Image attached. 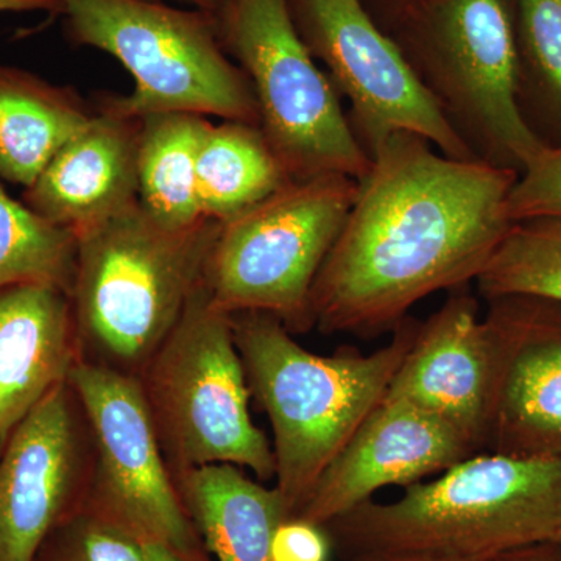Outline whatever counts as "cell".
<instances>
[{
  "instance_id": "cell-1",
  "label": "cell",
  "mask_w": 561,
  "mask_h": 561,
  "mask_svg": "<svg viewBox=\"0 0 561 561\" xmlns=\"http://www.w3.org/2000/svg\"><path fill=\"white\" fill-rule=\"evenodd\" d=\"M518 176L394 133L359 181L313 284L316 327L373 337L435 291L470 286L511 228L505 206Z\"/></svg>"
},
{
  "instance_id": "cell-2",
  "label": "cell",
  "mask_w": 561,
  "mask_h": 561,
  "mask_svg": "<svg viewBox=\"0 0 561 561\" xmlns=\"http://www.w3.org/2000/svg\"><path fill=\"white\" fill-rule=\"evenodd\" d=\"M343 559L419 553L491 561L561 545V457L478 453L397 501H368L323 527Z\"/></svg>"
},
{
  "instance_id": "cell-3",
  "label": "cell",
  "mask_w": 561,
  "mask_h": 561,
  "mask_svg": "<svg viewBox=\"0 0 561 561\" xmlns=\"http://www.w3.org/2000/svg\"><path fill=\"white\" fill-rule=\"evenodd\" d=\"M231 317L250 389L272 423L275 486L297 518L321 472L382 401L420 321L405 317L375 353L320 356L271 313Z\"/></svg>"
},
{
  "instance_id": "cell-4",
  "label": "cell",
  "mask_w": 561,
  "mask_h": 561,
  "mask_svg": "<svg viewBox=\"0 0 561 561\" xmlns=\"http://www.w3.org/2000/svg\"><path fill=\"white\" fill-rule=\"evenodd\" d=\"M220 225L165 230L138 203L77 236L70 300L81 360L138 378L202 286Z\"/></svg>"
},
{
  "instance_id": "cell-5",
  "label": "cell",
  "mask_w": 561,
  "mask_h": 561,
  "mask_svg": "<svg viewBox=\"0 0 561 561\" xmlns=\"http://www.w3.org/2000/svg\"><path fill=\"white\" fill-rule=\"evenodd\" d=\"M390 36L474 161L522 173L545 149L518 105L508 0H434Z\"/></svg>"
},
{
  "instance_id": "cell-6",
  "label": "cell",
  "mask_w": 561,
  "mask_h": 561,
  "mask_svg": "<svg viewBox=\"0 0 561 561\" xmlns=\"http://www.w3.org/2000/svg\"><path fill=\"white\" fill-rule=\"evenodd\" d=\"M73 46L105 51L127 69L130 94L99 103L130 117L184 111L260 125L256 95L221 49L216 16L149 0H57Z\"/></svg>"
},
{
  "instance_id": "cell-7",
  "label": "cell",
  "mask_w": 561,
  "mask_h": 561,
  "mask_svg": "<svg viewBox=\"0 0 561 561\" xmlns=\"http://www.w3.org/2000/svg\"><path fill=\"white\" fill-rule=\"evenodd\" d=\"M138 379L173 478L217 463L249 468L261 481L275 478L271 442L251 420L231 313L205 283Z\"/></svg>"
},
{
  "instance_id": "cell-8",
  "label": "cell",
  "mask_w": 561,
  "mask_h": 561,
  "mask_svg": "<svg viewBox=\"0 0 561 561\" xmlns=\"http://www.w3.org/2000/svg\"><path fill=\"white\" fill-rule=\"evenodd\" d=\"M357 192L359 181L341 173L291 180L221 224L203 278L213 301L230 313H271L291 334L316 328L313 284Z\"/></svg>"
},
{
  "instance_id": "cell-9",
  "label": "cell",
  "mask_w": 561,
  "mask_h": 561,
  "mask_svg": "<svg viewBox=\"0 0 561 561\" xmlns=\"http://www.w3.org/2000/svg\"><path fill=\"white\" fill-rule=\"evenodd\" d=\"M221 49L250 80L260 127L291 180L341 173L360 181L371 160L341 95L302 43L286 0H221Z\"/></svg>"
},
{
  "instance_id": "cell-10",
  "label": "cell",
  "mask_w": 561,
  "mask_h": 561,
  "mask_svg": "<svg viewBox=\"0 0 561 561\" xmlns=\"http://www.w3.org/2000/svg\"><path fill=\"white\" fill-rule=\"evenodd\" d=\"M69 383L94 442V478L81 508L183 561H214L184 508L139 379L80 360Z\"/></svg>"
},
{
  "instance_id": "cell-11",
  "label": "cell",
  "mask_w": 561,
  "mask_h": 561,
  "mask_svg": "<svg viewBox=\"0 0 561 561\" xmlns=\"http://www.w3.org/2000/svg\"><path fill=\"white\" fill-rule=\"evenodd\" d=\"M298 35L328 79L350 101L348 122L365 153L375 157L394 133H415L442 154L474 161L421 87L397 41L360 0H286Z\"/></svg>"
},
{
  "instance_id": "cell-12",
  "label": "cell",
  "mask_w": 561,
  "mask_h": 561,
  "mask_svg": "<svg viewBox=\"0 0 561 561\" xmlns=\"http://www.w3.org/2000/svg\"><path fill=\"white\" fill-rule=\"evenodd\" d=\"M94 478L90 423L69 381L44 398L0 454V561H33L83 507Z\"/></svg>"
},
{
  "instance_id": "cell-13",
  "label": "cell",
  "mask_w": 561,
  "mask_h": 561,
  "mask_svg": "<svg viewBox=\"0 0 561 561\" xmlns=\"http://www.w3.org/2000/svg\"><path fill=\"white\" fill-rule=\"evenodd\" d=\"M486 302L494 370L483 453L561 457V302L530 295Z\"/></svg>"
},
{
  "instance_id": "cell-14",
  "label": "cell",
  "mask_w": 561,
  "mask_h": 561,
  "mask_svg": "<svg viewBox=\"0 0 561 561\" xmlns=\"http://www.w3.org/2000/svg\"><path fill=\"white\" fill-rule=\"evenodd\" d=\"M474 454L442 420L409 402L382 398L321 472L297 518L324 527L386 486L412 485Z\"/></svg>"
},
{
  "instance_id": "cell-15",
  "label": "cell",
  "mask_w": 561,
  "mask_h": 561,
  "mask_svg": "<svg viewBox=\"0 0 561 561\" xmlns=\"http://www.w3.org/2000/svg\"><path fill=\"white\" fill-rule=\"evenodd\" d=\"M493 346L470 287L420 323L383 398L431 413L459 432L478 453L485 451L493 391Z\"/></svg>"
},
{
  "instance_id": "cell-16",
  "label": "cell",
  "mask_w": 561,
  "mask_h": 561,
  "mask_svg": "<svg viewBox=\"0 0 561 561\" xmlns=\"http://www.w3.org/2000/svg\"><path fill=\"white\" fill-rule=\"evenodd\" d=\"M94 106L90 122L22 194L33 213L76 236L139 203L140 119Z\"/></svg>"
},
{
  "instance_id": "cell-17",
  "label": "cell",
  "mask_w": 561,
  "mask_h": 561,
  "mask_svg": "<svg viewBox=\"0 0 561 561\" xmlns=\"http://www.w3.org/2000/svg\"><path fill=\"white\" fill-rule=\"evenodd\" d=\"M81 360L72 300L46 283L0 289V454L11 434Z\"/></svg>"
},
{
  "instance_id": "cell-18",
  "label": "cell",
  "mask_w": 561,
  "mask_h": 561,
  "mask_svg": "<svg viewBox=\"0 0 561 561\" xmlns=\"http://www.w3.org/2000/svg\"><path fill=\"white\" fill-rule=\"evenodd\" d=\"M184 508L214 561H273V540L291 518L280 491L217 463L175 476Z\"/></svg>"
},
{
  "instance_id": "cell-19",
  "label": "cell",
  "mask_w": 561,
  "mask_h": 561,
  "mask_svg": "<svg viewBox=\"0 0 561 561\" xmlns=\"http://www.w3.org/2000/svg\"><path fill=\"white\" fill-rule=\"evenodd\" d=\"M94 113L73 88L0 62V180L27 190Z\"/></svg>"
},
{
  "instance_id": "cell-20",
  "label": "cell",
  "mask_w": 561,
  "mask_h": 561,
  "mask_svg": "<svg viewBox=\"0 0 561 561\" xmlns=\"http://www.w3.org/2000/svg\"><path fill=\"white\" fill-rule=\"evenodd\" d=\"M139 119L140 208L165 230H190L205 220L197 201V160L210 122L184 111Z\"/></svg>"
},
{
  "instance_id": "cell-21",
  "label": "cell",
  "mask_w": 561,
  "mask_h": 561,
  "mask_svg": "<svg viewBox=\"0 0 561 561\" xmlns=\"http://www.w3.org/2000/svg\"><path fill=\"white\" fill-rule=\"evenodd\" d=\"M290 181L260 125L209 124L197 160V201L205 219H234Z\"/></svg>"
},
{
  "instance_id": "cell-22",
  "label": "cell",
  "mask_w": 561,
  "mask_h": 561,
  "mask_svg": "<svg viewBox=\"0 0 561 561\" xmlns=\"http://www.w3.org/2000/svg\"><path fill=\"white\" fill-rule=\"evenodd\" d=\"M518 105L545 147H561V0H518Z\"/></svg>"
},
{
  "instance_id": "cell-23",
  "label": "cell",
  "mask_w": 561,
  "mask_h": 561,
  "mask_svg": "<svg viewBox=\"0 0 561 561\" xmlns=\"http://www.w3.org/2000/svg\"><path fill=\"white\" fill-rule=\"evenodd\" d=\"M79 239L50 224L0 183V289L46 283L72 294Z\"/></svg>"
},
{
  "instance_id": "cell-24",
  "label": "cell",
  "mask_w": 561,
  "mask_h": 561,
  "mask_svg": "<svg viewBox=\"0 0 561 561\" xmlns=\"http://www.w3.org/2000/svg\"><path fill=\"white\" fill-rule=\"evenodd\" d=\"M476 284L485 300L530 295L561 302V217L513 221Z\"/></svg>"
},
{
  "instance_id": "cell-25",
  "label": "cell",
  "mask_w": 561,
  "mask_h": 561,
  "mask_svg": "<svg viewBox=\"0 0 561 561\" xmlns=\"http://www.w3.org/2000/svg\"><path fill=\"white\" fill-rule=\"evenodd\" d=\"M33 561H147V552L130 531L80 508L50 531Z\"/></svg>"
},
{
  "instance_id": "cell-26",
  "label": "cell",
  "mask_w": 561,
  "mask_h": 561,
  "mask_svg": "<svg viewBox=\"0 0 561 561\" xmlns=\"http://www.w3.org/2000/svg\"><path fill=\"white\" fill-rule=\"evenodd\" d=\"M507 217H561V147H545L519 173L507 197Z\"/></svg>"
},
{
  "instance_id": "cell-27",
  "label": "cell",
  "mask_w": 561,
  "mask_h": 561,
  "mask_svg": "<svg viewBox=\"0 0 561 561\" xmlns=\"http://www.w3.org/2000/svg\"><path fill=\"white\" fill-rule=\"evenodd\" d=\"M332 546L327 530L300 518L280 524L273 540V561H328Z\"/></svg>"
},
{
  "instance_id": "cell-28",
  "label": "cell",
  "mask_w": 561,
  "mask_h": 561,
  "mask_svg": "<svg viewBox=\"0 0 561 561\" xmlns=\"http://www.w3.org/2000/svg\"><path fill=\"white\" fill-rule=\"evenodd\" d=\"M360 2L376 24L391 35L402 22L408 21L416 11L430 5L434 0H360Z\"/></svg>"
},
{
  "instance_id": "cell-29",
  "label": "cell",
  "mask_w": 561,
  "mask_h": 561,
  "mask_svg": "<svg viewBox=\"0 0 561 561\" xmlns=\"http://www.w3.org/2000/svg\"><path fill=\"white\" fill-rule=\"evenodd\" d=\"M491 561H561V545H534L502 553Z\"/></svg>"
},
{
  "instance_id": "cell-30",
  "label": "cell",
  "mask_w": 561,
  "mask_h": 561,
  "mask_svg": "<svg viewBox=\"0 0 561 561\" xmlns=\"http://www.w3.org/2000/svg\"><path fill=\"white\" fill-rule=\"evenodd\" d=\"M28 13V11H46L58 16L57 0H0V13Z\"/></svg>"
},
{
  "instance_id": "cell-31",
  "label": "cell",
  "mask_w": 561,
  "mask_h": 561,
  "mask_svg": "<svg viewBox=\"0 0 561 561\" xmlns=\"http://www.w3.org/2000/svg\"><path fill=\"white\" fill-rule=\"evenodd\" d=\"M346 561H476L445 559V557L419 556V553H376V556H360Z\"/></svg>"
},
{
  "instance_id": "cell-32",
  "label": "cell",
  "mask_w": 561,
  "mask_h": 561,
  "mask_svg": "<svg viewBox=\"0 0 561 561\" xmlns=\"http://www.w3.org/2000/svg\"><path fill=\"white\" fill-rule=\"evenodd\" d=\"M147 561H183L175 553L169 551L164 546L157 542H147L146 545Z\"/></svg>"
},
{
  "instance_id": "cell-33",
  "label": "cell",
  "mask_w": 561,
  "mask_h": 561,
  "mask_svg": "<svg viewBox=\"0 0 561 561\" xmlns=\"http://www.w3.org/2000/svg\"><path fill=\"white\" fill-rule=\"evenodd\" d=\"M149 2H169V0H149ZM171 2L186 3L192 9L208 11V13H216L219 9L221 0H171Z\"/></svg>"
}]
</instances>
